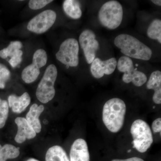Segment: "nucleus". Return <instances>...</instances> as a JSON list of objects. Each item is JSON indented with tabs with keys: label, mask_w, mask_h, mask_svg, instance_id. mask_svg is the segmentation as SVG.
Instances as JSON below:
<instances>
[{
	"label": "nucleus",
	"mask_w": 161,
	"mask_h": 161,
	"mask_svg": "<svg viewBox=\"0 0 161 161\" xmlns=\"http://www.w3.org/2000/svg\"><path fill=\"white\" fill-rule=\"evenodd\" d=\"M114 43L126 57L145 61H148L152 58L151 48L131 35H119L114 39Z\"/></svg>",
	"instance_id": "f257e3e1"
},
{
	"label": "nucleus",
	"mask_w": 161,
	"mask_h": 161,
	"mask_svg": "<svg viewBox=\"0 0 161 161\" xmlns=\"http://www.w3.org/2000/svg\"><path fill=\"white\" fill-rule=\"evenodd\" d=\"M126 112V106L119 98H112L104 105L103 121L110 132L116 133L122 128Z\"/></svg>",
	"instance_id": "f03ea898"
},
{
	"label": "nucleus",
	"mask_w": 161,
	"mask_h": 161,
	"mask_svg": "<svg viewBox=\"0 0 161 161\" xmlns=\"http://www.w3.org/2000/svg\"><path fill=\"white\" fill-rule=\"evenodd\" d=\"M123 8L119 2L115 0L104 3L98 12L101 25L109 30H115L120 26L123 19Z\"/></svg>",
	"instance_id": "7ed1b4c3"
},
{
	"label": "nucleus",
	"mask_w": 161,
	"mask_h": 161,
	"mask_svg": "<svg viewBox=\"0 0 161 161\" xmlns=\"http://www.w3.org/2000/svg\"><path fill=\"white\" fill-rule=\"evenodd\" d=\"M133 148L138 152H146L153 142L152 131L149 125L142 119H136L131 127Z\"/></svg>",
	"instance_id": "20e7f679"
},
{
	"label": "nucleus",
	"mask_w": 161,
	"mask_h": 161,
	"mask_svg": "<svg viewBox=\"0 0 161 161\" xmlns=\"http://www.w3.org/2000/svg\"><path fill=\"white\" fill-rule=\"evenodd\" d=\"M58 75V69L54 64H50L47 67L36 92V96L40 102L47 103L54 97V85Z\"/></svg>",
	"instance_id": "39448f33"
},
{
	"label": "nucleus",
	"mask_w": 161,
	"mask_h": 161,
	"mask_svg": "<svg viewBox=\"0 0 161 161\" xmlns=\"http://www.w3.org/2000/svg\"><path fill=\"white\" fill-rule=\"evenodd\" d=\"M117 67L119 71L123 73L122 80L125 83L132 82L135 86L141 87L147 81V75L136 68L132 59L129 57H121L117 61Z\"/></svg>",
	"instance_id": "423d86ee"
},
{
	"label": "nucleus",
	"mask_w": 161,
	"mask_h": 161,
	"mask_svg": "<svg viewBox=\"0 0 161 161\" xmlns=\"http://www.w3.org/2000/svg\"><path fill=\"white\" fill-rule=\"evenodd\" d=\"M79 44L75 38L67 39L60 44L56 54L57 60L66 66L76 67L79 63Z\"/></svg>",
	"instance_id": "0eeeda50"
},
{
	"label": "nucleus",
	"mask_w": 161,
	"mask_h": 161,
	"mask_svg": "<svg viewBox=\"0 0 161 161\" xmlns=\"http://www.w3.org/2000/svg\"><path fill=\"white\" fill-rule=\"evenodd\" d=\"M56 19V13L51 9H47L32 19L27 24V29L37 34L44 33L53 25Z\"/></svg>",
	"instance_id": "6e6552de"
},
{
	"label": "nucleus",
	"mask_w": 161,
	"mask_h": 161,
	"mask_svg": "<svg viewBox=\"0 0 161 161\" xmlns=\"http://www.w3.org/2000/svg\"><path fill=\"white\" fill-rule=\"evenodd\" d=\"M78 43L83 50L87 63L91 64L95 60L96 53L99 48L96 35L91 30H85L79 36Z\"/></svg>",
	"instance_id": "1a4fd4ad"
},
{
	"label": "nucleus",
	"mask_w": 161,
	"mask_h": 161,
	"mask_svg": "<svg viewBox=\"0 0 161 161\" xmlns=\"http://www.w3.org/2000/svg\"><path fill=\"white\" fill-rule=\"evenodd\" d=\"M117 61L115 58H110L106 60L95 58L91 64L90 71L94 78L99 79L104 75H112L117 67Z\"/></svg>",
	"instance_id": "9d476101"
},
{
	"label": "nucleus",
	"mask_w": 161,
	"mask_h": 161,
	"mask_svg": "<svg viewBox=\"0 0 161 161\" xmlns=\"http://www.w3.org/2000/svg\"><path fill=\"white\" fill-rule=\"evenodd\" d=\"M15 122L18 127V131L14 140L17 143H23L26 140L34 138L36 133L27 122L26 118L19 117L15 119Z\"/></svg>",
	"instance_id": "9b49d317"
},
{
	"label": "nucleus",
	"mask_w": 161,
	"mask_h": 161,
	"mask_svg": "<svg viewBox=\"0 0 161 161\" xmlns=\"http://www.w3.org/2000/svg\"><path fill=\"white\" fill-rule=\"evenodd\" d=\"M70 161H90L87 144L83 139L75 140L70 151Z\"/></svg>",
	"instance_id": "f8f14e48"
},
{
	"label": "nucleus",
	"mask_w": 161,
	"mask_h": 161,
	"mask_svg": "<svg viewBox=\"0 0 161 161\" xmlns=\"http://www.w3.org/2000/svg\"><path fill=\"white\" fill-rule=\"evenodd\" d=\"M30 103L31 97L27 92H25L20 96L11 95L8 97V105L14 113H22L29 105Z\"/></svg>",
	"instance_id": "ddd939ff"
},
{
	"label": "nucleus",
	"mask_w": 161,
	"mask_h": 161,
	"mask_svg": "<svg viewBox=\"0 0 161 161\" xmlns=\"http://www.w3.org/2000/svg\"><path fill=\"white\" fill-rule=\"evenodd\" d=\"M147 88L153 90L154 94L153 100L157 104L161 103V72L158 70L151 73L147 81Z\"/></svg>",
	"instance_id": "4468645a"
},
{
	"label": "nucleus",
	"mask_w": 161,
	"mask_h": 161,
	"mask_svg": "<svg viewBox=\"0 0 161 161\" xmlns=\"http://www.w3.org/2000/svg\"><path fill=\"white\" fill-rule=\"evenodd\" d=\"M44 109V106L43 105L38 106L37 104H33L26 115V119L27 122L36 133H40L41 131L42 126L39 117Z\"/></svg>",
	"instance_id": "2eb2a0df"
},
{
	"label": "nucleus",
	"mask_w": 161,
	"mask_h": 161,
	"mask_svg": "<svg viewBox=\"0 0 161 161\" xmlns=\"http://www.w3.org/2000/svg\"><path fill=\"white\" fill-rule=\"evenodd\" d=\"M64 11L65 14L74 19H80L82 16L80 3L75 0H65L63 4Z\"/></svg>",
	"instance_id": "dca6fc26"
},
{
	"label": "nucleus",
	"mask_w": 161,
	"mask_h": 161,
	"mask_svg": "<svg viewBox=\"0 0 161 161\" xmlns=\"http://www.w3.org/2000/svg\"><path fill=\"white\" fill-rule=\"evenodd\" d=\"M23 44L19 41H12L7 47L0 51V57L3 59L22 57L23 52L21 49Z\"/></svg>",
	"instance_id": "f3484780"
},
{
	"label": "nucleus",
	"mask_w": 161,
	"mask_h": 161,
	"mask_svg": "<svg viewBox=\"0 0 161 161\" xmlns=\"http://www.w3.org/2000/svg\"><path fill=\"white\" fill-rule=\"evenodd\" d=\"M46 161H69L66 152L61 147L54 146L50 148L46 153Z\"/></svg>",
	"instance_id": "a211bd4d"
},
{
	"label": "nucleus",
	"mask_w": 161,
	"mask_h": 161,
	"mask_svg": "<svg viewBox=\"0 0 161 161\" xmlns=\"http://www.w3.org/2000/svg\"><path fill=\"white\" fill-rule=\"evenodd\" d=\"M19 154V148L11 144H6L3 146L0 145V161L16 158Z\"/></svg>",
	"instance_id": "6ab92c4d"
},
{
	"label": "nucleus",
	"mask_w": 161,
	"mask_h": 161,
	"mask_svg": "<svg viewBox=\"0 0 161 161\" xmlns=\"http://www.w3.org/2000/svg\"><path fill=\"white\" fill-rule=\"evenodd\" d=\"M40 74V69L33 64L25 67L22 73V78L25 83H32L36 80Z\"/></svg>",
	"instance_id": "aec40b11"
},
{
	"label": "nucleus",
	"mask_w": 161,
	"mask_h": 161,
	"mask_svg": "<svg viewBox=\"0 0 161 161\" xmlns=\"http://www.w3.org/2000/svg\"><path fill=\"white\" fill-rule=\"evenodd\" d=\"M148 37L153 40L158 41L161 43V20L155 19L150 23L147 30Z\"/></svg>",
	"instance_id": "412c9836"
},
{
	"label": "nucleus",
	"mask_w": 161,
	"mask_h": 161,
	"mask_svg": "<svg viewBox=\"0 0 161 161\" xmlns=\"http://www.w3.org/2000/svg\"><path fill=\"white\" fill-rule=\"evenodd\" d=\"M47 60V56L46 52L43 49H39L37 50L34 54L32 64L40 69L46 65Z\"/></svg>",
	"instance_id": "4be33fe9"
},
{
	"label": "nucleus",
	"mask_w": 161,
	"mask_h": 161,
	"mask_svg": "<svg viewBox=\"0 0 161 161\" xmlns=\"http://www.w3.org/2000/svg\"><path fill=\"white\" fill-rule=\"evenodd\" d=\"M9 108L8 102L0 98V129L3 128L6 125L9 114Z\"/></svg>",
	"instance_id": "5701e85b"
},
{
	"label": "nucleus",
	"mask_w": 161,
	"mask_h": 161,
	"mask_svg": "<svg viewBox=\"0 0 161 161\" xmlns=\"http://www.w3.org/2000/svg\"><path fill=\"white\" fill-rule=\"evenodd\" d=\"M10 78V72L5 65L0 64V89H4Z\"/></svg>",
	"instance_id": "b1692460"
},
{
	"label": "nucleus",
	"mask_w": 161,
	"mask_h": 161,
	"mask_svg": "<svg viewBox=\"0 0 161 161\" xmlns=\"http://www.w3.org/2000/svg\"><path fill=\"white\" fill-rule=\"evenodd\" d=\"M53 2L52 0H31L28 3L30 8L33 10L42 9L49 3Z\"/></svg>",
	"instance_id": "393cba45"
},
{
	"label": "nucleus",
	"mask_w": 161,
	"mask_h": 161,
	"mask_svg": "<svg viewBox=\"0 0 161 161\" xmlns=\"http://www.w3.org/2000/svg\"><path fill=\"white\" fill-rule=\"evenodd\" d=\"M153 131L154 133L161 132V118H158L156 119L153 122L152 125Z\"/></svg>",
	"instance_id": "a878e982"
},
{
	"label": "nucleus",
	"mask_w": 161,
	"mask_h": 161,
	"mask_svg": "<svg viewBox=\"0 0 161 161\" xmlns=\"http://www.w3.org/2000/svg\"><path fill=\"white\" fill-rule=\"evenodd\" d=\"M112 161H144L142 159L137 157H133L126 159H113Z\"/></svg>",
	"instance_id": "bb28decb"
},
{
	"label": "nucleus",
	"mask_w": 161,
	"mask_h": 161,
	"mask_svg": "<svg viewBox=\"0 0 161 161\" xmlns=\"http://www.w3.org/2000/svg\"><path fill=\"white\" fill-rule=\"evenodd\" d=\"M151 2L154 4V5H157V6H161V0H152Z\"/></svg>",
	"instance_id": "cd10ccee"
},
{
	"label": "nucleus",
	"mask_w": 161,
	"mask_h": 161,
	"mask_svg": "<svg viewBox=\"0 0 161 161\" xmlns=\"http://www.w3.org/2000/svg\"><path fill=\"white\" fill-rule=\"evenodd\" d=\"M26 161H40L38 160H37V159H36L31 158L27 160Z\"/></svg>",
	"instance_id": "c85d7f7f"
}]
</instances>
